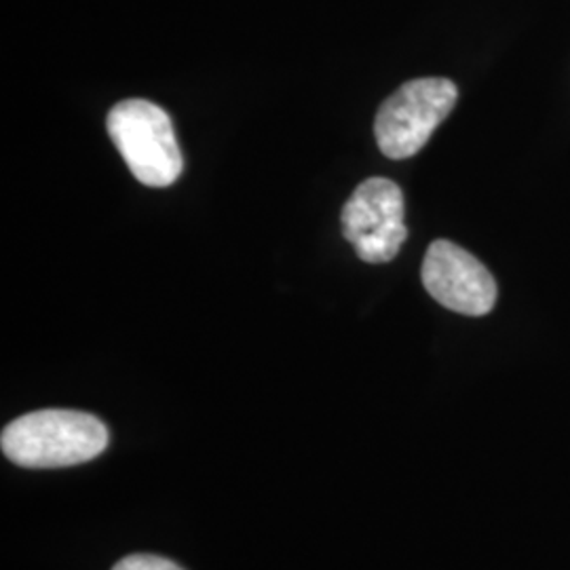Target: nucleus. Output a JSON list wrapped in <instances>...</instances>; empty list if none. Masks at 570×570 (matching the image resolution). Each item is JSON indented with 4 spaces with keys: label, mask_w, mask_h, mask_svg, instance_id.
Here are the masks:
<instances>
[{
    "label": "nucleus",
    "mask_w": 570,
    "mask_h": 570,
    "mask_svg": "<svg viewBox=\"0 0 570 570\" xmlns=\"http://www.w3.org/2000/svg\"><path fill=\"white\" fill-rule=\"evenodd\" d=\"M421 277L433 301L454 313L482 317L497 303V282L489 268L468 249L446 239L429 245Z\"/></svg>",
    "instance_id": "5"
},
{
    "label": "nucleus",
    "mask_w": 570,
    "mask_h": 570,
    "mask_svg": "<svg viewBox=\"0 0 570 570\" xmlns=\"http://www.w3.org/2000/svg\"><path fill=\"white\" fill-rule=\"evenodd\" d=\"M112 570H184L176 564V562H171V560H167V558H161V556H153V553H134V556H127V558H122L119 560L117 564H115V569Z\"/></svg>",
    "instance_id": "6"
},
{
    "label": "nucleus",
    "mask_w": 570,
    "mask_h": 570,
    "mask_svg": "<svg viewBox=\"0 0 570 570\" xmlns=\"http://www.w3.org/2000/svg\"><path fill=\"white\" fill-rule=\"evenodd\" d=\"M456 98L459 89L449 79L404 82L379 108L374 134L381 153L395 161L414 157L452 112Z\"/></svg>",
    "instance_id": "3"
},
{
    "label": "nucleus",
    "mask_w": 570,
    "mask_h": 570,
    "mask_svg": "<svg viewBox=\"0 0 570 570\" xmlns=\"http://www.w3.org/2000/svg\"><path fill=\"white\" fill-rule=\"evenodd\" d=\"M106 127L138 183L165 188L180 178L183 153L174 122L161 106L148 100H125L112 106Z\"/></svg>",
    "instance_id": "2"
},
{
    "label": "nucleus",
    "mask_w": 570,
    "mask_h": 570,
    "mask_svg": "<svg viewBox=\"0 0 570 570\" xmlns=\"http://www.w3.org/2000/svg\"><path fill=\"white\" fill-rule=\"evenodd\" d=\"M343 235L370 265L391 263L406 242L404 195L387 178H367L343 207Z\"/></svg>",
    "instance_id": "4"
},
{
    "label": "nucleus",
    "mask_w": 570,
    "mask_h": 570,
    "mask_svg": "<svg viewBox=\"0 0 570 570\" xmlns=\"http://www.w3.org/2000/svg\"><path fill=\"white\" fill-rule=\"evenodd\" d=\"M110 433L94 414L79 410H39L9 423L0 446L4 456L26 469L81 465L100 456Z\"/></svg>",
    "instance_id": "1"
}]
</instances>
